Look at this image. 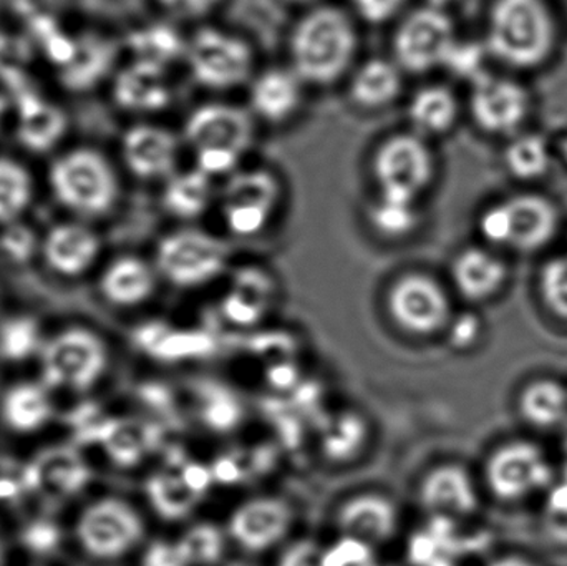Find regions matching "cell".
<instances>
[{"mask_svg":"<svg viewBox=\"0 0 567 566\" xmlns=\"http://www.w3.org/2000/svg\"><path fill=\"white\" fill-rule=\"evenodd\" d=\"M287 50L290 69L307 86L333 85L355 66V17L330 3L309 7L293 23Z\"/></svg>","mask_w":567,"mask_h":566,"instance_id":"1","label":"cell"},{"mask_svg":"<svg viewBox=\"0 0 567 566\" xmlns=\"http://www.w3.org/2000/svg\"><path fill=\"white\" fill-rule=\"evenodd\" d=\"M289 2L302 3V6H310V7L319 6V3H322V2H320V0H289Z\"/></svg>","mask_w":567,"mask_h":566,"instance_id":"52","label":"cell"},{"mask_svg":"<svg viewBox=\"0 0 567 566\" xmlns=\"http://www.w3.org/2000/svg\"><path fill=\"white\" fill-rule=\"evenodd\" d=\"M176 547L186 565L208 566L221 560L225 538L213 525H198L192 528Z\"/></svg>","mask_w":567,"mask_h":566,"instance_id":"38","label":"cell"},{"mask_svg":"<svg viewBox=\"0 0 567 566\" xmlns=\"http://www.w3.org/2000/svg\"><path fill=\"white\" fill-rule=\"evenodd\" d=\"M231 248L205 229L183 226L156 246V271L179 289H198L225 275Z\"/></svg>","mask_w":567,"mask_h":566,"instance_id":"10","label":"cell"},{"mask_svg":"<svg viewBox=\"0 0 567 566\" xmlns=\"http://www.w3.org/2000/svg\"><path fill=\"white\" fill-rule=\"evenodd\" d=\"M218 182L192 166L178 169L163 182L159 202L166 215L189 225L203 218L218 203Z\"/></svg>","mask_w":567,"mask_h":566,"instance_id":"26","label":"cell"},{"mask_svg":"<svg viewBox=\"0 0 567 566\" xmlns=\"http://www.w3.org/2000/svg\"><path fill=\"white\" fill-rule=\"evenodd\" d=\"M350 12L369 25H385L402 19L409 0H349Z\"/></svg>","mask_w":567,"mask_h":566,"instance_id":"41","label":"cell"},{"mask_svg":"<svg viewBox=\"0 0 567 566\" xmlns=\"http://www.w3.org/2000/svg\"><path fill=\"white\" fill-rule=\"evenodd\" d=\"M27 62H29V47L22 40L7 35L0 37V76L16 83L17 90L22 89L19 79Z\"/></svg>","mask_w":567,"mask_h":566,"instance_id":"42","label":"cell"},{"mask_svg":"<svg viewBox=\"0 0 567 566\" xmlns=\"http://www.w3.org/2000/svg\"><path fill=\"white\" fill-rule=\"evenodd\" d=\"M419 502L426 514L439 518H470L480 508L473 475L462 464H442L420 482Z\"/></svg>","mask_w":567,"mask_h":566,"instance_id":"20","label":"cell"},{"mask_svg":"<svg viewBox=\"0 0 567 566\" xmlns=\"http://www.w3.org/2000/svg\"><path fill=\"white\" fill-rule=\"evenodd\" d=\"M156 288V272L135 256H123L109 266L102 278L103 296L116 306L148 301Z\"/></svg>","mask_w":567,"mask_h":566,"instance_id":"32","label":"cell"},{"mask_svg":"<svg viewBox=\"0 0 567 566\" xmlns=\"http://www.w3.org/2000/svg\"><path fill=\"white\" fill-rule=\"evenodd\" d=\"M409 130L425 140L449 135L460 120V100L450 86L429 83L406 102Z\"/></svg>","mask_w":567,"mask_h":566,"instance_id":"27","label":"cell"},{"mask_svg":"<svg viewBox=\"0 0 567 566\" xmlns=\"http://www.w3.org/2000/svg\"><path fill=\"white\" fill-rule=\"evenodd\" d=\"M49 183L60 205L83 216L105 215L120 196L118 175L112 163L89 146L56 156L49 168Z\"/></svg>","mask_w":567,"mask_h":566,"instance_id":"6","label":"cell"},{"mask_svg":"<svg viewBox=\"0 0 567 566\" xmlns=\"http://www.w3.org/2000/svg\"><path fill=\"white\" fill-rule=\"evenodd\" d=\"M2 414L3 421L13 431L32 432L49 421L52 408L42 388L20 384L10 389L3 399Z\"/></svg>","mask_w":567,"mask_h":566,"instance_id":"36","label":"cell"},{"mask_svg":"<svg viewBox=\"0 0 567 566\" xmlns=\"http://www.w3.org/2000/svg\"><path fill=\"white\" fill-rule=\"evenodd\" d=\"M90 472L72 449L56 447L40 454L23 472V484L30 491L52 497H69L85 487Z\"/></svg>","mask_w":567,"mask_h":566,"instance_id":"25","label":"cell"},{"mask_svg":"<svg viewBox=\"0 0 567 566\" xmlns=\"http://www.w3.org/2000/svg\"><path fill=\"white\" fill-rule=\"evenodd\" d=\"M488 566H539L532 558L523 557V555H503L495 558Z\"/></svg>","mask_w":567,"mask_h":566,"instance_id":"48","label":"cell"},{"mask_svg":"<svg viewBox=\"0 0 567 566\" xmlns=\"http://www.w3.org/2000/svg\"><path fill=\"white\" fill-rule=\"evenodd\" d=\"M282 198L284 183L275 169L241 166L219 186V213L233 236L255 238L271 225Z\"/></svg>","mask_w":567,"mask_h":566,"instance_id":"9","label":"cell"},{"mask_svg":"<svg viewBox=\"0 0 567 566\" xmlns=\"http://www.w3.org/2000/svg\"><path fill=\"white\" fill-rule=\"evenodd\" d=\"M532 109V93L518 80L498 75H480L473 80L470 115L486 135H515L525 125Z\"/></svg>","mask_w":567,"mask_h":566,"instance_id":"15","label":"cell"},{"mask_svg":"<svg viewBox=\"0 0 567 566\" xmlns=\"http://www.w3.org/2000/svg\"><path fill=\"white\" fill-rule=\"evenodd\" d=\"M505 165L509 175L519 182H536L545 178L553 165V153L545 136L538 133H522L508 143Z\"/></svg>","mask_w":567,"mask_h":566,"instance_id":"34","label":"cell"},{"mask_svg":"<svg viewBox=\"0 0 567 566\" xmlns=\"http://www.w3.org/2000/svg\"><path fill=\"white\" fill-rule=\"evenodd\" d=\"M19 494V484L10 478H0V501L16 497Z\"/></svg>","mask_w":567,"mask_h":566,"instance_id":"49","label":"cell"},{"mask_svg":"<svg viewBox=\"0 0 567 566\" xmlns=\"http://www.w3.org/2000/svg\"><path fill=\"white\" fill-rule=\"evenodd\" d=\"M458 33L452 16L432 6L403 13L392 35V59L409 75L445 69Z\"/></svg>","mask_w":567,"mask_h":566,"instance_id":"11","label":"cell"},{"mask_svg":"<svg viewBox=\"0 0 567 566\" xmlns=\"http://www.w3.org/2000/svg\"><path fill=\"white\" fill-rule=\"evenodd\" d=\"M112 96L123 112L150 116L172 106L175 90L169 70L132 60L113 76Z\"/></svg>","mask_w":567,"mask_h":566,"instance_id":"21","label":"cell"},{"mask_svg":"<svg viewBox=\"0 0 567 566\" xmlns=\"http://www.w3.org/2000/svg\"><path fill=\"white\" fill-rule=\"evenodd\" d=\"M33 202V178L12 156H0V225H12Z\"/></svg>","mask_w":567,"mask_h":566,"instance_id":"35","label":"cell"},{"mask_svg":"<svg viewBox=\"0 0 567 566\" xmlns=\"http://www.w3.org/2000/svg\"><path fill=\"white\" fill-rule=\"evenodd\" d=\"M386 311L396 328L420 338L445 332L455 315L442 282L419 271L405 272L392 282Z\"/></svg>","mask_w":567,"mask_h":566,"instance_id":"12","label":"cell"},{"mask_svg":"<svg viewBox=\"0 0 567 566\" xmlns=\"http://www.w3.org/2000/svg\"><path fill=\"white\" fill-rule=\"evenodd\" d=\"M109 354L99 336L86 329H69L47 344L43 384L86 391L105 371Z\"/></svg>","mask_w":567,"mask_h":566,"instance_id":"14","label":"cell"},{"mask_svg":"<svg viewBox=\"0 0 567 566\" xmlns=\"http://www.w3.org/2000/svg\"><path fill=\"white\" fill-rule=\"evenodd\" d=\"M47 263L62 275H80L100 253V239L92 229L76 223L53 226L43 245Z\"/></svg>","mask_w":567,"mask_h":566,"instance_id":"30","label":"cell"},{"mask_svg":"<svg viewBox=\"0 0 567 566\" xmlns=\"http://www.w3.org/2000/svg\"><path fill=\"white\" fill-rule=\"evenodd\" d=\"M483 482L496 502L516 505L548 492L556 482L555 467L538 442L512 439L486 455Z\"/></svg>","mask_w":567,"mask_h":566,"instance_id":"8","label":"cell"},{"mask_svg":"<svg viewBox=\"0 0 567 566\" xmlns=\"http://www.w3.org/2000/svg\"><path fill=\"white\" fill-rule=\"evenodd\" d=\"M558 42V23L548 0H493L486 19L485 49L513 70L545 65Z\"/></svg>","mask_w":567,"mask_h":566,"instance_id":"3","label":"cell"},{"mask_svg":"<svg viewBox=\"0 0 567 566\" xmlns=\"http://www.w3.org/2000/svg\"><path fill=\"white\" fill-rule=\"evenodd\" d=\"M183 148L182 133L158 123H135L122 136L123 163L143 182L163 183L178 172Z\"/></svg>","mask_w":567,"mask_h":566,"instance_id":"16","label":"cell"},{"mask_svg":"<svg viewBox=\"0 0 567 566\" xmlns=\"http://www.w3.org/2000/svg\"><path fill=\"white\" fill-rule=\"evenodd\" d=\"M186 43L188 37L183 35L178 25L159 20L133 29L126 37L125 45L135 62L172 70V66L185 60Z\"/></svg>","mask_w":567,"mask_h":566,"instance_id":"31","label":"cell"},{"mask_svg":"<svg viewBox=\"0 0 567 566\" xmlns=\"http://www.w3.org/2000/svg\"><path fill=\"white\" fill-rule=\"evenodd\" d=\"M377 195L419 203L436 178V155L429 140L412 130L385 136L370 156Z\"/></svg>","mask_w":567,"mask_h":566,"instance_id":"7","label":"cell"},{"mask_svg":"<svg viewBox=\"0 0 567 566\" xmlns=\"http://www.w3.org/2000/svg\"><path fill=\"white\" fill-rule=\"evenodd\" d=\"M396 505L385 495L362 494L340 505L336 515L340 534L365 545L389 542L399 528Z\"/></svg>","mask_w":567,"mask_h":566,"instance_id":"23","label":"cell"},{"mask_svg":"<svg viewBox=\"0 0 567 566\" xmlns=\"http://www.w3.org/2000/svg\"><path fill=\"white\" fill-rule=\"evenodd\" d=\"M0 246L13 261L25 263L35 249V235L22 223H12L0 236Z\"/></svg>","mask_w":567,"mask_h":566,"instance_id":"44","label":"cell"},{"mask_svg":"<svg viewBox=\"0 0 567 566\" xmlns=\"http://www.w3.org/2000/svg\"><path fill=\"white\" fill-rule=\"evenodd\" d=\"M118 52V43L110 37L83 33L76 37L69 62L60 66V80L73 92L93 89L112 73Z\"/></svg>","mask_w":567,"mask_h":566,"instance_id":"28","label":"cell"},{"mask_svg":"<svg viewBox=\"0 0 567 566\" xmlns=\"http://www.w3.org/2000/svg\"><path fill=\"white\" fill-rule=\"evenodd\" d=\"M7 102L2 95H0V126H2L3 116H6Z\"/></svg>","mask_w":567,"mask_h":566,"instance_id":"51","label":"cell"},{"mask_svg":"<svg viewBox=\"0 0 567 566\" xmlns=\"http://www.w3.org/2000/svg\"><path fill=\"white\" fill-rule=\"evenodd\" d=\"M6 565V548H3L2 541H0V566Z\"/></svg>","mask_w":567,"mask_h":566,"instance_id":"53","label":"cell"},{"mask_svg":"<svg viewBox=\"0 0 567 566\" xmlns=\"http://www.w3.org/2000/svg\"><path fill=\"white\" fill-rule=\"evenodd\" d=\"M546 521L553 532L567 534V478L555 482L546 495Z\"/></svg>","mask_w":567,"mask_h":566,"instance_id":"45","label":"cell"},{"mask_svg":"<svg viewBox=\"0 0 567 566\" xmlns=\"http://www.w3.org/2000/svg\"><path fill=\"white\" fill-rule=\"evenodd\" d=\"M23 541H25L30 550L45 554V552H50L59 545L60 534L53 525L35 524L25 532Z\"/></svg>","mask_w":567,"mask_h":566,"instance_id":"47","label":"cell"},{"mask_svg":"<svg viewBox=\"0 0 567 566\" xmlns=\"http://www.w3.org/2000/svg\"><path fill=\"white\" fill-rule=\"evenodd\" d=\"M561 229V209L542 193H516L486 206L478 231L486 246L518 255L545 251Z\"/></svg>","mask_w":567,"mask_h":566,"instance_id":"4","label":"cell"},{"mask_svg":"<svg viewBox=\"0 0 567 566\" xmlns=\"http://www.w3.org/2000/svg\"><path fill=\"white\" fill-rule=\"evenodd\" d=\"M403 76L392 56H372L355 63L347 76V95L355 109L379 112L402 96Z\"/></svg>","mask_w":567,"mask_h":566,"instance_id":"24","label":"cell"},{"mask_svg":"<svg viewBox=\"0 0 567 566\" xmlns=\"http://www.w3.org/2000/svg\"><path fill=\"white\" fill-rule=\"evenodd\" d=\"M509 265L489 246H468L456 253L450 278L456 295L468 305H482L502 295L509 282Z\"/></svg>","mask_w":567,"mask_h":566,"instance_id":"19","label":"cell"},{"mask_svg":"<svg viewBox=\"0 0 567 566\" xmlns=\"http://www.w3.org/2000/svg\"><path fill=\"white\" fill-rule=\"evenodd\" d=\"M156 6L178 22H202L219 9L223 0H155Z\"/></svg>","mask_w":567,"mask_h":566,"instance_id":"43","label":"cell"},{"mask_svg":"<svg viewBox=\"0 0 567 566\" xmlns=\"http://www.w3.org/2000/svg\"><path fill=\"white\" fill-rule=\"evenodd\" d=\"M143 535L145 524L138 512L120 498H102L90 505L76 525L80 545L96 560L125 557L142 542Z\"/></svg>","mask_w":567,"mask_h":566,"instance_id":"13","label":"cell"},{"mask_svg":"<svg viewBox=\"0 0 567 566\" xmlns=\"http://www.w3.org/2000/svg\"><path fill=\"white\" fill-rule=\"evenodd\" d=\"M516 414L536 431H553L567 421V388L555 378H535L516 395Z\"/></svg>","mask_w":567,"mask_h":566,"instance_id":"29","label":"cell"},{"mask_svg":"<svg viewBox=\"0 0 567 566\" xmlns=\"http://www.w3.org/2000/svg\"><path fill=\"white\" fill-rule=\"evenodd\" d=\"M563 474H565V478H567V428L565 439H563Z\"/></svg>","mask_w":567,"mask_h":566,"instance_id":"50","label":"cell"},{"mask_svg":"<svg viewBox=\"0 0 567 566\" xmlns=\"http://www.w3.org/2000/svg\"><path fill=\"white\" fill-rule=\"evenodd\" d=\"M39 346V328L30 318H17L0 328V356L9 361H23Z\"/></svg>","mask_w":567,"mask_h":566,"instance_id":"39","label":"cell"},{"mask_svg":"<svg viewBox=\"0 0 567 566\" xmlns=\"http://www.w3.org/2000/svg\"><path fill=\"white\" fill-rule=\"evenodd\" d=\"M370 228L386 239H403L413 235L422 225L419 203L375 195L367 208Z\"/></svg>","mask_w":567,"mask_h":566,"instance_id":"33","label":"cell"},{"mask_svg":"<svg viewBox=\"0 0 567 566\" xmlns=\"http://www.w3.org/2000/svg\"><path fill=\"white\" fill-rule=\"evenodd\" d=\"M13 9L30 23L53 20V16L65 6L66 0H12Z\"/></svg>","mask_w":567,"mask_h":566,"instance_id":"46","label":"cell"},{"mask_svg":"<svg viewBox=\"0 0 567 566\" xmlns=\"http://www.w3.org/2000/svg\"><path fill=\"white\" fill-rule=\"evenodd\" d=\"M258 136V120L248 106L229 102H205L183 122L182 138L192 150L195 168L218 182L243 166Z\"/></svg>","mask_w":567,"mask_h":566,"instance_id":"2","label":"cell"},{"mask_svg":"<svg viewBox=\"0 0 567 566\" xmlns=\"http://www.w3.org/2000/svg\"><path fill=\"white\" fill-rule=\"evenodd\" d=\"M450 348L456 352H468L480 344L483 338V321L476 312L463 311L453 315L445 331Z\"/></svg>","mask_w":567,"mask_h":566,"instance_id":"40","label":"cell"},{"mask_svg":"<svg viewBox=\"0 0 567 566\" xmlns=\"http://www.w3.org/2000/svg\"><path fill=\"white\" fill-rule=\"evenodd\" d=\"M69 130V116L55 103L35 90H17V140L32 153H49L62 142Z\"/></svg>","mask_w":567,"mask_h":566,"instance_id":"22","label":"cell"},{"mask_svg":"<svg viewBox=\"0 0 567 566\" xmlns=\"http://www.w3.org/2000/svg\"><path fill=\"white\" fill-rule=\"evenodd\" d=\"M292 525L293 511L289 502L279 497H255L233 511L228 534L241 550L265 554L286 541Z\"/></svg>","mask_w":567,"mask_h":566,"instance_id":"17","label":"cell"},{"mask_svg":"<svg viewBox=\"0 0 567 566\" xmlns=\"http://www.w3.org/2000/svg\"><path fill=\"white\" fill-rule=\"evenodd\" d=\"M539 301L559 325L567 326V255L553 256L538 272Z\"/></svg>","mask_w":567,"mask_h":566,"instance_id":"37","label":"cell"},{"mask_svg":"<svg viewBox=\"0 0 567 566\" xmlns=\"http://www.w3.org/2000/svg\"><path fill=\"white\" fill-rule=\"evenodd\" d=\"M306 83L287 66L256 72L248 85V109L258 123L282 126L299 116L306 102Z\"/></svg>","mask_w":567,"mask_h":566,"instance_id":"18","label":"cell"},{"mask_svg":"<svg viewBox=\"0 0 567 566\" xmlns=\"http://www.w3.org/2000/svg\"><path fill=\"white\" fill-rule=\"evenodd\" d=\"M183 63L193 82L208 92L243 89L256 75V52L249 40L212 23H202L188 37Z\"/></svg>","mask_w":567,"mask_h":566,"instance_id":"5","label":"cell"}]
</instances>
